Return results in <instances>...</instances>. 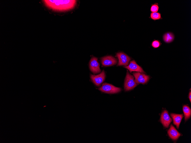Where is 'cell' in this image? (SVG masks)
I'll list each match as a JSON object with an SVG mask.
<instances>
[{
  "label": "cell",
  "mask_w": 191,
  "mask_h": 143,
  "mask_svg": "<svg viewBox=\"0 0 191 143\" xmlns=\"http://www.w3.org/2000/svg\"><path fill=\"white\" fill-rule=\"evenodd\" d=\"M174 34L170 32L166 33L163 36V40L166 43H170L172 42L174 40Z\"/></svg>",
  "instance_id": "4fadbf2b"
},
{
  "label": "cell",
  "mask_w": 191,
  "mask_h": 143,
  "mask_svg": "<svg viewBox=\"0 0 191 143\" xmlns=\"http://www.w3.org/2000/svg\"><path fill=\"white\" fill-rule=\"evenodd\" d=\"M170 115L173 119V124L176 126L177 129H178L181 121L183 117V114L171 113Z\"/></svg>",
  "instance_id": "7c38bea8"
},
{
  "label": "cell",
  "mask_w": 191,
  "mask_h": 143,
  "mask_svg": "<svg viewBox=\"0 0 191 143\" xmlns=\"http://www.w3.org/2000/svg\"><path fill=\"white\" fill-rule=\"evenodd\" d=\"M172 120L170 116L168 111L164 110L162 112L161 116L160 121L163 126L168 128Z\"/></svg>",
  "instance_id": "9c48e42d"
},
{
  "label": "cell",
  "mask_w": 191,
  "mask_h": 143,
  "mask_svg": "<svg viewBox=\"0 0 191 143\" xmlns=\"http://www.w3.org/2000/svg\"><path fill=\"white\" fill-rule=\"evenodd\" d=\"M116 57L118 59V66H126L128 65L131 60L130 58L126 54L123 52L117 53Z\"/></svg>",
  "instance_id": "277c9868"
},
{
  "label": "cell",
  "mask_w": 191,
  "mask_h": 143,
  "mask_svg": "<svg viewBox=\"0 0 191 143\" xmlns=\"http://www.w3.org/2000/svg\"><path fill=\"white\" fill-rule=\"evenodd\" d=\"M98 58L95 57H92L89 62V67L91 71L94 74L100 73L101 70Z\"/></svg>",
  "instance_id": "5b68a950"
},
{
  "label": "cell",
  "mask_w": 191,
  "mask_h": 143,
  "mask_svg": "<svg viewBox=\"0 0 191 143\" xmlns=\"http://www.w3.org/2000/svg\"><path fill=\"white\" fill-rule=\"evenodd\" d=\"M124 67L128 69L130 72L132 71L145 72L142 69L134 60L131 61L128 66Z\"/></svg>",
  "instance_id": "30bf717a"
},
{
  "label": "cell",
  "mask_w": 191,
  "mask_h": 143,
  "mask_svg": "<svg viewBox=\"0 0 191 143\" xmlns=\"http://www.w3.org/2000/svg\"><path fill=\"white\" fill-rule=\"evenodd\" d=\"M105 71L103 70L99 74L94 75L91 74L90 78L92 82L97 86H100L105 78Z\"/></svg>",
  "instance_id": "8992f818"
},
{
  "label": "cell",
  "mask_w": 191,
  "mask_h": 143,
  "mask_svg": "<svg viewBox=\"0 0 191 143\" xmlns=\"http://www.w3.org/2000/svg\"><path fill=\"white\" fill-rule=\"evenodd\" d=\"M190 100V101L191 102V92L190 91L189 94V96H188Z\"/></svg>",
  "instance_id": "ac0fdd59"
},
{
  "label": "cell",
  "mask_w": 191,
  "mask_h": 143,
  "mask_svg": "<svg viewBox=\"0 0 191 143\" xmlns=\"http://www.w3.org/2000/svg\"><path fill=\"white\" fill-rule=\"evenodd\" d=\"M48 7L57 11H65L73 9L76 3V0H43Z\"/></svg>",
  "instance_id": "6da1fadb"
},
{
  "label": "cell",
  "mask_w": 191,
  "mask_h": 143,
  "mask_svg": "<svg viewBox=\"0 0 191 143\" xmlns=\"http://www.w3.org/2000/svg\"><path fill=\"white\" fill-rule=\"evenodd\" d=\"M161 45L160 42L158 40H154L152 43V46L154 48H157L159 47Z\"/></svg>",
  "instance_id": "e0dca14e"
},
{
  "label": "cell",
  "mask_w": 191,
  "mask_h": 143,
  "mask_svg": "<svg viewBox=\"0 0 191 143\" xmlns=\"http://www.w3.org/2000/svg\"><path fill=\"white\" fill-rule=\"evenodd\" d=\"M183 110L185 120L186 121L190 118L191 116V109L188 106L185 105L183 106Z\"/></svg>",
  "instance_id": "5bb4252c"
},
{
  "label": "cell",
  "mask_w": 191,
  "mask_h": 143,
  "mask_svg": "<svg viewBox=\"0 0 191 143\" xmlns=\"http://www.w3.org/2000/svg\"><path fill=\"white\" fill-rule=\"evenodd\" d=\"M98 89L101 91L108 94H114L118 93L121 90V89L115 86L110 84L105 83Z\"/></svg>",
  "instance_id": "7a4b0ae2"
},
{
  "label": "cell",
  "mask_w": 191,
  "mask_h": 143,
  "mask_svg": "<svg viewBox=\"0 0 191 143\" xmlns=\"http://www.w3.org/2000/svg\"><path fill=\"white\" fill-rule=\"evenodd\" d=\"M168 133L170 138L174 140H177L181 135L180 134L172 124L168 130Z\"/></svg>",
  "instance_id": "8fae6325"
},
{
  "label": "cell",
  "mask_w": 191,
  "mask_h": 143,
  "mask_svg": "<svg viewBox=\"0 0 191 143\" xmlns=\"http://www.w3.org/2000/svg\"><path fill=\"white\" fill-rule=\"evenodd\" d=\"M150 17L152 19L156 20L162 19L161 14L158 12H152L150 13Z\"/></svg>",
  "instance_id": "9a60e30c"
},
{
  "label": "cell",
  "mask_w": 191,
  "mask_h": 143,
  "mask_svg": "<svg viewBox=\"0 0 191 143\" xmlns=\"http://www.w3.org/2000/svg\"><path fill=\"white\" fill-rule=\"evenodd\" d=\"M101 61L102 64L105 66H112L117 64V59L113 56H108L101 58Z\"/></svg>",
  "instance_id": "ba28073f"
},
{
  "label": "cell",
  "mask_w": 191,
  "mask_h": 143,
  "mask_svg": "<svg viewBox=\"0 0 191 143\" xmlns=\"http://www.w3.org/2000/svg\"><path fill=\"white\" fill-rule=\"evenodd\" d=\"M159 6L157 3H155L152 5L150 8V11L152 12H157L159 9Z\"/></svg>",
  "instance_id": "2e32d148"
},
{
  "label": "cell",
  "mask_w": 191,
  "mask_h": 143,
  "mask_svg": "<svg viewBox=\"0 0 191 143\" xmlns=\"http://www.w3.org/2000/svg\"><path fill=\"white\" fill-rule=\"evenodd\" d=\"M137 85L133 76L130 74L127 71L125 80L124 90L126 91L131 90L136 87Z\"/></svg>",
  "instance_id": "3957f363"
},
{
  "label": "cell",
  "mask_w": 191,
  "mask_h": 143,
  "mask_svg": "<svg viewBox=\"0 0 191 143\" xmlns=\"http://www.w3.org/2000/svg\"><path fill=\"white\" fill-rule=\"evenodd\" d=\"M133 74L135 78V81L137 83L145 84L150 79L149 76L139 72H134Z\"/></svg>",
  "instance_id": "52a82bcc"
}]
</instances>
